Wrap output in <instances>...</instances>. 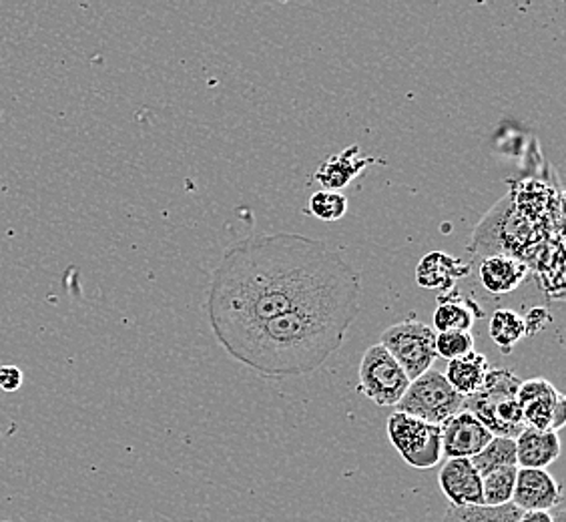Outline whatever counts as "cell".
<instances>
[{
    "label": "cell",
    "instance_id": "obj_16",
    "mask_svg": "<svg viewBox=\"0 0 566 522\" xmlns=\"http://www.w3.org/2000/svg\"><path fill=\"white\" fill-rule=\"evenodd\" d=\"M479 275L491 294H511L528 275V265L511 255H491L480 263Z\"/></svg>",
    "mask_w": 566,
    "mask_h": 522
},
{
    "label": "cell",
    "instance_id": "obj_3",
    "mask_svg": "<svg viewBox=\"0 0 566 522\" xmlns=\"http://www.w3.org/2000/svg\"><path fill=\"white\" fill-rule=\"evenodd\" d=\"M523 380L506 368L489 370L479 390L464 400V410L476 416L492 436L516 438L523 432V410L518 390Z\"/></svg>",
    "mask_w": 566,
    "mask_h": 522
},
{
    "label": "cell",
    "instance_id": "obj_27",
    "mask_svg": "<svg viewBox=\"0 0 566 522\" xmlns=\"http://www.w3.org/2000/svg\"><path fill=\"white\" fill-rule=\"evenodd\" d=\"M553 514H555V522H565V501L553 509Z\"/></svg>",
    "mask_w": 566,
    "mask_h": 522
},
{
    "label": "cell",
    "instance_id": "obj_7",
    "mask_svg": "<svg viewBox=\"0 0 566 522\" xmlns=\"http://www.w3.org/2000/svg\"><path fill=\"white\" fill-rule=\"evenodd\" d=\"M410 380L390 352L376 344L364 352L359 364L358 390L376 406H396Z\"/></svg>",
    "mask_w": 566,
    "mask_h": 522
},
{
    "label": "cell",
    "instance_id": "obj_25",
    "mask_svg": "<svg viewBox=\"0 0 566 522\" xmlns=\"http://www.w3.org/2000/svg\"><path fill=\"white\" fill-rule=\"evenodd\" d=\"M21 384L22 374L17 366H0V390H19Z\"/></svg>",
    "mask_w": 566,
    "mask_h": 522
},
{
    "label": "cell",
    "instance_id": "obj_12",
    "mask_svg": "<svg viewBox=\"0 0 566 522\" xmlns=\"http://www.w3.org/2000/svg\"><path fill=\"white\" fill-rule=\"evenodd\" d=\"M469 273V263L452 258L444 251H432L418 261L416 283L422 290H434V292L447 294L450 290H454L460 278H467Z\"/></svg>",
    "mask_w": 566,
    "mask_h": 522
},
{
    "label": "cell",
    "instance_id": "obj_24",
    "mask_svg": "<svg viewBox=\"0 0 566 522\" xmlns=\"http://www.w3.org/2000/svg\"><path fill=\"white\" fill-rule=\"evenodd\" d=\"M523 322L526 336H533V334L543 332L553 322V316L546 312L545 307H534L523 317Z\"/></svg>",
    "mask_w": 566,
    "mask_h": 522
},
{
    "label": "cell",
    "instance_id": "obj_28",
    "mask_svg": "<svg viewBox=\"0 0 566 522\" xmlns=\"http://www.w3.org/2000/svg\"><path fill=\"white\" fill-rule=\"evenodd\" d=\"M0 522H9V521H0Z\"/></svg>",
    "mask_w": 566,
    "mask_h": 522
},
{
    "label": "cell",
    "instance_id": "obj_26",
    "mask_svg": "<svg viewBox=\"0 0 566 522\" xmlns=\"http://www.w3.org/2000/svg\"><path fill=\"white\" fill-rule=\"evenodd\" d=\"M516 522H555L553 511L548 512H523Z\"/></svg>",
    "mask_w": 566,
    "mask_h": 522
},
{
    "label": "cell",
    "instance_id": "obj_9",
    "mask_svg": "<svg viewBox=\"0 0 566 522\" xmlns=\"http://www.w3.org/2000/svg\"><path fill=\"white\" fill-rule=\"evenodd\" d=\"M563 502V487L543 468H518L512 502L521 512H548Z\"/></svg>",
    "mask_w": 566,
    "mask_h": 522
},
{
    "label": "cell",
    "instance_id": "obj_6",
    "mask_svg": "<svg viewBox=\"0 0 566 522\" xmlns=\"http://www.w3.org/2000/svg\"><path fill=\"white\" fill-rule=\"evenodd\" d=\"M380 346L390 352L408 380L420 378L432 368L436 356V332L422 322H400L381 334Z\"/></svg>",
    "mask_w": 566,
    "mask_h": 522
},
{
    "label": "cell",
    "instance_id": "obj_13",
    "mask_svg": "<svg viewBox=\"0 0 566 522\" xmlns=\"http://www.w3.org/2000/svg\"><path fill=\"white\" fill-rule=\"evenodd\" d=\"M516 442V467L543 468L551 467L560 457V438L553 430H538L526 426Z\"/></svg>",
    "mask_w": 566,
    "mask_h": 522
},
{
    "label": "cell",
    "instance_id": "obj_11",
    "mask_svg": "<svg viewBox=\"0 0 566 522\" xmlns=\"http://www.w3.org/2000/svg\"><path fill=\"white\" fill-rule=\"evenodd\" d=\"M438 484L450 507H479L482 501V477L469 458H450L440 468Z\"/></svg>",
    "mask_w": 566,
    "mask_h": 522
},
{
    "label": "cell",
    "instance_id": "obj_23",
    "mask_svg": "<svg viewBox=\"0 0 566 522\" xmlns=\"http://www.w3.org/2000/svg\"><path fill=\"white\" fill-rule=\"evenodd\" d=\"M474 352V336L472 332H440L436 334V356L440 358L457 359Z\"/></svg>",
    "mask_w": 566,
    "mask_h": 522
},
{
    "label": "cell",
    "instance_id": "obj_15",
    "mask_svg": "<svg viewBox=\"0 0 566 522\" xmlns=\"http://www.w3.org/2000/svg\"><path fill=\"white\" fill-rule=\"evenodd\" d=\"M371 164H376V161L370 157H359L358 145H352L346 152L327 157L326 161L319 165L314 177H316L317 184L324 186L327 191H339L349 186Z\"/></svg>",
    "mask_w": 566,
    "mask_h": 522
},
{
    "label": "cell",
    "instance_id": "obj_2",
    "mask_svg": "<svg viewBox=\"0 0 566 522\" xmlns=\"http://www.w3.org/2000/svg\"><path fill=\"white\" fill-rule=\"evenodd\" d=\"M359 314V295H339L268 320L233 340L226 352L263 376H304L342 348Z\"/></svg>",
    "mask_w": 566,
    "mask_h": 522
},
{
    "label": "cell",
    "instance_id": "obj_19",
    "mask_svg": "<svg viewBox=\"0 0 566 522\" xmlns=\"http://www.w3.org/2000/svg\"><path fill=\"white\" fill-rule=\"evenodd\" d=\"M523 512L514 504L504 507H450L448 504L444 522H516Z\"/></svg>",
    "mask_w": 566,
    "mask_h": 522
},
{
    "label": "cell",
    "instance_id": "obj_4",
    "mask_svg": "<svg viewBox=\"0 0 566 522\" xmlns=\"http://www.w3.org/2000/svg\"><path fill=\"white\" fill-rule=\"evenodd\" d=\"M464 396H460L447 376L440 372L428 370L420 378L410 382L402 400L396 404L398 413L408 414L424 420L428 425L440 426L448 418L464 410Z\"/></svg>",
    "mask_w": 566,
    "mask_h": 522
},
{
    "label": "cell",
    "instance_id": "obj_1",
    "mask_svg": "<svg viewBox=\"0 0 566 522\" xmlns=\"http://www.w3.org/2000/svg\"><path fill=\"white\" fill-rule=\"evenodd\" d=\"M339 295H361V280L326 243L297 233L255 236L235 243L216 268L209 324L226 348L272 317Z\"/></svg>",
    "mask_w": 566,
    "mask_h": 522
},
{
    "label": "cell",
    "instance_id": "obj_8",
    "mask_svg": "<svg viewBox=\"0 0 566 522\" xmlns=\"http://www.w3.org/2000/svg\"><path fill=\"white\" fill-rule=\"evenodd\" d=\"M518 404L524 425L538 430L558 432L566 422V396L545 378L523 380Z\"/></svg>",
    "mask_w": 566,
    "mask_h": 522
},
{
    "label": "cell",
    "instance_id": "obj_17",
    "mask_svg": "<svg viewBox=\"0 0 566 522\" xmlns=\"http://www.w3.org/2000/svg\"><path fill=\"white\" fill-rule=\"evenodd\" d=\"M489 370H491L489 359L484 358L479 352H470L462 358L450 359L444 376H447L448 384L460 396L469 398L482 386Z\"/></svg>",
    "mask_w": 566,
    "mask_h": 522
},
{
    "label": "cell",
    "instance_id": "obj_18",
    "mask_svg": "<svg viewBox=\"0 0 566 522\" xmlns=\"http://www.w3.org/2000/svg\"><path fill=\"white\" fill-rule=\"evenodd\" d=\"M470 462L479 470L480 477H486L502 468L516 467V442L514 438L492 436L491 442L476 457L470 458Z\"/></svg>",
    "mask_w": 566,
    "mask_h": 522
},
{
    "label": "cell",
    "instance_id": "obj_14",
    "mask_svg": "<svg viewBox=\"0 0 566 522\" xmlns=\"http://www.w3.org/2000/svg\"><path fill=\"white\" fill-rule=\"evenodd\" d=\"M484 316L476 302H470L464 295L450 290L447 294L438 295L434 310V327L440 332H472V326L479 317Z\"/></svg>",
    "mask_w": 566,
    "mask_h": 522
},
{
    "label": "cell",
    "instance_id": "obj_10",
    "mask_svg": "<svg viewBox=\"0 0 566 522\" xmlns=\"http://www.w3.org/2000/svg\"><path fill=\"white\" fill-rule=\"evenodd\" d=\"M442 457L474 458L492 440L489 428L476 416L462 410L440 425Z\"/></svg>",
    "mask_w": 566,
    "mask_h": 522
},
{
    "label": "cell",
    "instance_id": "obj_20",
    "mask_svg": "<svg viewBox=\"0 0 566 522\" xmlns=\"http://www.w3.org/2000/svg\"><path fill=\"white\" fill-rule=\"evenodd\" d=\"M526 336L523 316L512 310H496L491 317L492 342L504 352L511 354L514 346Z\"/></svg>",
    "mask_w": 566,
    "mask_h": 522
},
{
    "label": "cell",
    "instance_id": "obj_21",
    "mask_svg": "<svg viewBox=\"0 0 566 522\" xmlns=\"http://www.w3.org/2000/svg\"><path fill=\"white\" fill-rule=\"evenodd\" d=\"M518 467L502 468L482 477V501L484 507H504L511 504L516 484Z\"/></svg>",
    "mask_w": 566,
    "mask_h": 522
},
{
    "label": "cell",
    "instance_id": "obj_5",
    "mask_svg": "<svg viewBox=\"0 0 566 522\" xmlns=\"http://www.w3.org/2000/svg\"><path fill=\"white\" fill-rule=\"evenodd\" d=\"M388 438L406 464L418 470H430L442 460L440 426L428 425L420 418L396 413L388 418Z\"/></svg>",
    "mask_w": 566,
    "mask_h": 522
},
{
    "label": "cell",
    "instance_id": "obj_22",
    "mask_svg": "<svg viewBox=\"0 0 566 522\" xmlns=\"http://www.w3.org/2000/svg\"><path fill=\"white\" fill-rule=\"evenodd\" d=\"M310 213L322 221H338L348 213V197L322 189L310 199Z\"/></svg>",
    "mask_w": 566,
    "mask_h": 522
}]
</instances>
